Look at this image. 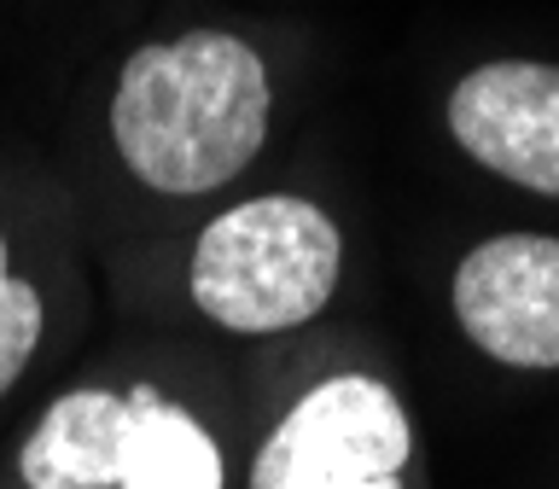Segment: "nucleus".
<instances>
[{
  "mask_svg": "<svg viewBox=\"0 0 559 489\" xmlns=\"http://www.w3.org/2000/svg\"><path fill=\"white\" fill-rule=\"evenodd\" d=\"M466 338L507 367H559V239L501 234L466 251L454 274Z\"/></svg>",
  "mask_w": 559,
  "mask_h": 489,
  "instance_id": "4",
  "label": "nucleus"
},
{
  "mask_svg": "<svg viewBox=\"0 0 559 489\" xmlns=\"http://www.w3.org/2000/svg\"><path fill=\"white\" fill-rule=\"evenodd\" d=\"M122 437H129V396L70 391L29 431L17 472L29 489H117Z\"/></svg>",
  "mask_w": 559,
  "mask_h": 489,
  "instance_id": "6",
  "label": "nucleus"
},
{
  "mask_svg": "<svg viewBox=\"0 0 559 489\" xmlns=\"http://www.w3.org/2000/svg\"><path fill=\"white\" fill-rule=\"evenodd\" d=\"M35 338H41V297H35V286L7 274V239H0V396L12 391V379L35 356Z\"/></svg>",
  "mask_w": 559,
  "mask_h": 489,
  "instance_id": "8",
  "label": "nucleus"
},
{
  "mask_svg": "<svg viewBox=\"0 0 559 489\" xmlns=\"http://www.w3.org/2000/svg\"><path fill=\"white\" fill-rule=\"evenodd\" d=\"M338 257L344 239L321 204L292 192L234 204L192 251V303L227 332H286L326 309Z\"/></svg>",
  "mask_w": 559,
  "mask_h": 489,
  "instance_id": "2",
  "label": "nucleus"
},
{
  "mask_svg": "<svg viewBox=\"0 0 559 489\" xmlns=\"http://www.w3.org/2000/svg\"><path fill=\"white\" fill-rule=\"evenodd\" d=\"M408 414L391 384L344 373L297 396L251 466V489H402Z\"/></svg>",
  "mask_w": 559,
  "mask_h": 489,
  "instance_id": "3",
  "label": "nucleus"
},
{
  "mask_svg": "<svg viewBox=\"0 0 559 489\" xmlns=\"http://www.w3.org/2000/svg\"><path fill=\"white\" fill-rule=\"evenodd\" d=\"M449 129L484 169L559 199V64H478L449 94Z\"/></svg>",
  "mask_w": 559,
  "mask_h": 489,
  "instance_id": "5",
  "label": "nucleus"
},
{
  "mask_svg": "<svg viewBox=\"0 0 559 489\" xmlns=\"http://www.w3.org/2000/svg\"><path fill=\"white\" fill-rule=\"evenodd\" d=\"M117 152L152 192L227 187L269 134V70L239 35L187 29L129 52L111 99Z\"/></svg>",
  "mask_w": 559,
  "mask_h": 489,
  "instance_id": "1",
  "label": "nucleus"
},
{
  "mask_svg": "<svg viewBox=\"0 0 559 489\" xmlns=\"http://www.w3.org/2000/svg\"><path fill=\"white\" fill-rule=\"evenodd\" d=\"M117 489H222V449L187 408L140 384V391H129Z\"/></svg>",
  "mask_w": 559,
  "mask_h": 489,
  "instance_id": "7",
  "label": "nucleus"
}]
</instances>
